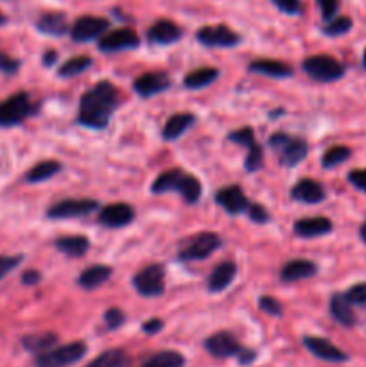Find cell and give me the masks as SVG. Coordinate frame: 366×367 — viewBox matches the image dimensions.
Wrapping results in <instances>:
<instances>
[{"label": "cell", "instance_id": "6da1fadb", "mask_svg": "<svg viewBox=\"0 0 366 367\" xmlns=\"http://www.w3.org/2000/svg\"><path fill=\"white\" fill-rule=\"evenodd\" d=\"M117 106H119V90L110 81H101L81 97L79 122L92 129H103L108 126Z\"/></svg>", "mask_w": 366, "mask_h": 367}, {"label": "cell", "instance_id": "7a4b0ae2", "mask_svg": "<svg viewBox=\"0 0 366 367\" xmlns=\"http://www.w3.org/2000/svg\"><path fill=\"white\" fill-rule=\"evenodd\" d=\"M180 192L183 199L189 204H194L201 197V183L190 174L183 173L180 168H171L167 173L160 174L153 183L154 194H164V192Z\"/></svg>", "mask_w": 366, "mask_h": 367}, {"label": "cell", "instance_id": "3957f363", "mask_svg": "<svg viewBox=\"0 0 366 367\" xmlns=\"http://www.w3.org/2000/svg\"><path fill=\"white\" fill-rule=\"evenodd\" d=\"M86 344L85 342H70V344L59 346V348L49 349L45 353H40L36 359V367H67L79 362L85 356Z\"/></svg>", "mask_w": 366, "mask_h": 367}, {"label": "cell", "instance_id": "277c9868", "mask_svg": "<svg viewBox=\"0 0 366 367\" xmlns=\"http://www.w3.org/2000/svg\"><path fill=\"white\" fill-rule=\"evenodd\" d=\"M304 70L309 77L320 83H332V81L341 79L345 74V66L327 54H318L305 59Z\"/></svg>", "mask_w": 366, "mask_h": 367}, {"label": "cell", "instance_id": "5b68a950", "mask_svg": "<svg viewBox=\"0 0 366 367\" xmlns=\"http://www.w3.org/2000/svg\"><path fill=\"white\" fill-rule=\"evenodd\" d=\"M270 144L280 153V161L285 167H294V165L302 163L307 156L309 147L300 138H290L278 133L271 136Z\"/></svg>", "mask_w": 366, "mask_h": 367}, {"label": "cell", "instance_id": "8992f818", "mask_svg": "<svg viewBox=\"0 0 366 367\" xmlns=\"http://www.w3.org/2000/svg\"><path fill=\"white\" fill-rule=\"evenodd\" d=\"M33 111L28 93H15L8 100L0 103V127H9L22 122Z\"/></svg>", "mask_w": 366, "mask_h": 367}, {"label": "cell", "instance_id": "52a82bcc", "mask_svg": "<svg viewBox=\"0 0 366 367\" xmlns=\"http://www.w3.org/2000/svg\"><path fill=\"white\" fill-rule=\"evenodd\" d=\"M164 279H166V271H164L162 265L156 264L140 271L133 278V285L139 291V294L146 296V298H156V296L164 294V289H166Z\"/></svg>", "mask_w": 366, "mask_h": 367}, {"label": "cell", "instance_id": "ba28073f", "mask_svg": "<svg viewBox=\"0 0 366 367\" xmlns=\"http://www.w3.org/2000/svg\"><path fill=\"white\" fill-rule=\"evenodd\" d=\"M219 247L221 238L216 233H200L198 237L190 238L185 244V247H181L180 258L185 262L205 260Z\"/></svg>", "mask_w": 366, "mask_h": 367}, {"label": "cell", "instance_id": "9c48e42d", "mask_svg": "<svg viewBox=\"0 0 366 367\" xmlns=\"http://www.w3.org/2000/svg\"><path fill=\"white\" fill-rule=\"evenodd\" d=\"M110 22L101 16H83V18L76 20V23L70 29V35L76 42H92V40L101 38L104 33L108 31Z\"/></svg>", "mask_w": 366, "mask_h": 367}, {"label": "cell", "instance_id": "30bf717a", "mask_svg": "<svg viewBox=\"0 0 366 367\" xmlns=\"http://www.w3.org/2000/svg\"><path fill=\"white\" fill-rule=\"evenodd\" d=\"M139 43L140 40L133 29L120 27V29H115V31L101 36L99 49L103 52H119V50L135 49V47H139Z\"/></svg>", "mask_w": 366, "mask_h": 367}, {"label": "cell", "instance_id": "8fae6325", "mask_svg": "<svg viewBox=\"0 0 366 367\" xmlns=\"http://www.w3.org/2000/svg\"><path fill=\"white\" fill-rule=\"evenodd\" d=\"M196 36L207 47H234L241 42L239 35L227 25H205Z\"/></svg>", "mask_w": 366, "mask_h": 367}, {"label": "cell", "instance_id": "7c38bea8", "mask_svg": "<svg viewBox=\"0 0 366 367\" xmlns=\"http://www.w3.org/2000/svg\"><path fill=\"white\" fill-rule=\"evenodd\" d=\"M97 210V203L93 199H65L49 208L50 219H76L88 215Z\"/></svg>", "mask_w": 366, "mask_h": 367}, {"label": "cell", "instance_id": "4fadbf2b", "mask_svg": "<svg viewBox=\"0 0 366 367\" xmlns=\"http://www.w3.org/2000/svg\"><path fill=\"white\" fill-rule=\"evenodd\" d=\"M205 348L216 359H230V356L239 355L243 346L237 342V339L231 333L219 332L214 333L212 337H208L207 341H205Z\"/></svg>", "mask_w": 366, "mask_h": 367}, {"label": "cell", "instance_id": "5bb4252c", "mask_svg": "<svg viewBox=\"0 0 366 367\" xmlns=\"http://www.w3.org/2000/svg\"><path fill=\"white\" fill-rule=\"evenodd\" d=\"M216 201L219 206H223L228 214L237 215L243 214L248 210L250 203H248V197L244 195L243 188L239 185H231V187L223 188V190L217 192Z\"/></svg>", "mask_w": 366, "mask_h": 367}, {"label": "cell", "instance_id": "9a60e30c", "mask_svg": "<svg viewBox=\"0 0 366 367\" xmlns=\"http://www.w3.org/2000/svg\"><path fill=\"white\" fill-rule=\"evenodd\" d=\"M304 344L312 355H316L321 360H327V362H345L348 359L347 353L341 351L338 346L332 344L327 339H321V337H305Z\"/></svg>", "mask_w": 366, "mask_h": 367}, {"label": "cell", "instance_id": "2e32d148", "mask_svg": "<svg viewBox=\"0 0 366 367\" xmlns=\"http://www.w3.org/2000/svg\"><path fill=\"white\" fill-rule=\"evenodd\" d=\"M133 217H135V211L130 204L115 203L103 208V211L99 214V222L108 226V228H122V226L130 224Z\"/></svg>", "mask_w": 366, "mask_h": 367}, {"label": "cell", "instance_id": "e0dca14e", "mask_svg": "<svg viewBox=\"0 0 366 367\" xmlns=\"http://www.w3.org/2000/svg\"><path fill=\"white\" fill-rule=\"evenodd\" d=\"M171 86V79L164 72H149L135 81V92L142 97L156 95Z\"/></svg>", "mask_w": 366, "mask_h": 367}, {"label": "cell", "instance_id": "ac0fdd59", "mask_svg": "<svg viewBox=\"0 0 366 367\" xmlns=\"http://www.w3.org/2000/svg\"><path fill=\"white\" fill-rule=\"evenodd\" d=\"M294 201H300V203L307 204H316L321 203L325 199V190L318 181L314 180H302L291 190Z\"/></svg>", "mask_w": 366, "mask_h": 367}, {"label": "cell", "instance_id": "d6986e66", "mask_svg": "<svg viewBox=\"0 0 366 367\" xmlns=\"http://www.w3.org/2000/svg\"><path fill=\"white\" fill-rule=\"evenodd\" d=\"M181 29L174 22L169 20H160L154 25H151V29L147 31V38L153 43H159V45H169V43L178 42L181 38Z\"/></svg>", "mask_w": 366, "mask_h": 367}, {"label": "cell", "instance_id": "ffe728a7", "mask_svg": "<svg viewBox=\"0 0 366 367\" xmlns=\"http://www.w3.org/2000/svg\"><path fill=\"white\" fill-rule=\"evenodd\" d=\"M294 231H297L298 237H304V238L320 237V235L331 233L332 222L325 217L302 219V221L294 222Z\"/></svg>", "mask_w": 366, "mask_h": 367}, {"label": "cell", "instance_id": "44dd1931", "mask_svg": "<svg viewBox=\"0 0 366 367\" xmlns=\"http://www.w3.org/2000/svg\"><path fill=\"white\" fill-rule=\"evenodd\" d=\"M235 274H237V265L234 262H224V264L217 265L216 271L208 278V291L210 292H221L234 281Z\"/></svg>", "mask_w": 366, "mask_h": 367}, {"label": "cell", "instance_id": "7402d4cb", "mask_svg": "<svg viewBox=\"0 0 366 367\" xmlns=\"http://www.w3.org/2000/svg\"><path fill=\"white\" fill-rule=\"evenodd\" d=\"M316 274V265L309 260H293L290 264H285L282 267L280 278L282 281H287V284H293L298 279L311 278V276Z\"/></svg>", "mask_w": 366, "mask_h": 367}, {"label": "cell", "instance_id": "603a6c76", "mask_svg": "<svg viewBox=\"0 0 366 367\" xmlns=\"http://www.w3.org/2000/svg\"><path fill=\"white\" fill-rule=\"evenodd\" d=\"M112 272V267H108V265H92V267H88L79 276L77 284L81 285L83 289H86V291H92V289H97L103 284H106Z\"/></svg>", "mask_w": 366, "mask_h": 367}, {"label": "cell", "instance_id": "cb8c5ba5", "mask_svg": "<svg viewBox=\"0 0 366 367\" xmlns=\"http://www.w3.org/2000/svg\"><path fill=\"white\" fill-rule=\"evenodd\" d=\"M36 27H38L42 33H45V35H52V36H62L69 31L67 16L63 15V13H58V11L45 13V15H42V18L38 20Z\"/></svg>", "mask_w": 366, "mask_h": 367}, {"label": "cell", "instance_id": "d4e9b609", "mask_svg": "<svg viewBox=\"0 0 366 367\" xmlns=\"http://www.w3.org/2000/svg\"><path fill=\"white\" fill-rule=\"evenodd\" d=\"M331 314L339 325L343 326H354L355 325V314L352 312V303L348 301L345 296L336 294L331 299Z\"/></svg>", "mask_w": 366, "mask_h": 367}, {"label": "cell", "instance_id": "484cf974", "mask_svg": "<svg viewBox=\"0 0 366 367\" xmlns=\"http://www.w3.org/2000/svg\"><path fill=\"white\" fill-rule=\"evenodd\" d=\"M194 120H196V117L193 113H176L164 126V138L166 140H176V138H180L181 134L193 126Z\"/></svg>", "mask_w": 366, "mask_h": 367}, {"label": "cell", "instance_id": "4316f807", "mask_svg": "<svg viewBox=\"0 0 366 367\" xmlns=\"http://www.w3.org/2000/svg\"><path fill=\"white\" fill-rule=\"evenodd\" d=\"M250 70L270 77H290L293 74L290 65H285L282 62H275V59H257V62L251 63Z\"/></svg>", "mask_w": 366, "mask_h": 367}, {"label": "cell", "instance_id": "83f0119b", "mask_svg": "<svg viewBox=\"0 0 366 367\" xmlns=\"http://www.w3.org/2000/svg\"><path fill=\"white\" fill-rule=\"evenodd\" d=\"M219 76V70L214 66H203V69H196L185 77V86L190 90H200L212 84Z\"/></svg>", "mask_w": 366, "mask_h": 367}, {"label": "cell", "instance_id": "f1b7e54d", "mask_svg": "<svg viewBox=\"0 0 366 367\" xmlns=\"http://www.w3.org/2000/svg\"><path fill=\"white\" fill-rule=\"evenodd\" d=\"M56 247L69 257H83L90 247V242L81 235H70V237H62L56 242Z\"/></svg>", "mask_w": 366, "mask_h": 367}, {"label": "cell", "instance_id": "f546056e", "mask_svg": "<svg viewBox=\"0 0 366 367\" xmlns=\"http://www.w3.org/2000/svg\"><path fill=\"white\" fill-rule=\"evenodd\" d=\"M58 341V335L55 333H35V335L23 337V348L31 353H45L49 349H52V346Z\"/></svg>", "mask_w": 366, "mask_h": 367}, {"label": "cell", "instance_id": "4dcf8cb0", "mask_svg": "<svg viewBox=\"0 0 366 367\" xmlns=\"http://www.w3.org/2000/svg\"><path fill=\"white\" fill-rule=\"evenodd\" d=\"M185 359L178 351H160L149 356L140 367H183Z\"/></svg>", "mask_w": 366, "mask_h": 367}, {"label": "cell", "instance_id": "1f68e13d", "mask_svg": "<svg viewBox=\"0 0 366 367\" xmlns=\"http://www.w3.org/2000/svg\"><path fill=\"white\" fill-rule=\"evenodd\" d=\"M62 165L55 160H47L42 161V163L35 165V167L29 170L28 174V181L29 183H42V181H47L49 177H52L55 174L59 173Z\"/></svg>", "mask_w": 366, "mask_h": 367}, {"label": "cell", "instance_id": "d6a6232c", "mask_svg": "<svg viewBox=\"0 0 366 367\" xmlns=\"http://www.w3.org/2000/svg\"><path fill=\"white\" fill-rule=\"evenodd\" d=\"M127 366V355L122 349H110L104 351L103 355L97 356L96 360L88 363L86 367H126Z\"/></svg>", "mask_w": 366, "mask_h": 367}, {"label": "cell", "instance_id": "836d02e7", "mask_svg": "<svg viewBox=\"0 0 366 367\" xmlns=\"http://www.w3.org/2000/svg\"><path fill=\"white\" fill-rule=\"evenodd\" d=\"M90 65H92V59H90L88 56H76V58H70L69 62L63 63L62 69H59V76L63 77L79 76V74L85 72Z\"/></svg>", "mask_w": 366, "mask_h": 367}, {"label": "cell", "instance_id": "e575fe53", "mask_svg": "<svg viewBox=\"0 0 366 367\" xmlns=\"http://www.w3.org/2000/svg\"><path fill=\"white\" fill-rule=\"evenodd\" d=\"M348 158H350V149H348V147L336 146L324 154V158H321V165H324L325 168L338 167L339 163L347 161Z\"/></svg>", "mask_w": 366, "mask_h": 367}, {"label": "cell", "instance_id": "d590c367", "mask_svg": "<svg viewBox=\"0 0 366 367\" xmlns=\"http://www.w3.org/2000/svg\"><path fill=\"white\" fill-rule=\"evenodd\" d=\"M352 29V20L348 16H339V18L331 20L325 25V35L328 36H341Z\"/></svg>", "mask_w": 366, "mask_h": 367}, {"label": "cell", "instance_id": "8d00e7d4", "mask_svg": "<svg viewBox=\"0 0 366 367\" xmlns=\"http://www.w3.org/2000/svg\"><path fill=\"white\" fill-rule=\"evenodd\" d=\"M246 149H248L246 168L250 170V173H253V170H258V168L263 167V161H264L263 149H261V146L257 144V140H255L253 144H250Z\"/></svg>", "mask_w": 366, "mask_h": 367}, {"label": "cell", "instance_id": "74e56055", "mask_svg": "<svg viewBox=\"0 0 366 367\" xmlns=\"http://www.w3.org/2000/svg\"><path fill=\"white\" fill-rule=\"evenodd\" d=\"M345 298L352 303V305H366V281L365 284H358L354 287L348 289Z\"/></svg>", "mask_w": 366, "mask_h": 367}, {"label": "cell", "instance_id": "f35d334b", "mask_svg": "<svg viewBox=\"0 0 366 367\" xmlns=\"http://www.w3.org/2000/svg\"><path fill=\"white\" fill-rule=\"evenodd\" d=\"M230 140L235 144H239V146L248 147L250 144L255 142V134L250 127H243V129L239 131H234V133L230 134Z\"/></svg>", "mask_w": 366, "mask_h": 367}, {"label": "cell", "instance_id": "ab89813d", "mask_svg": "<svg viewBox=\"0 0 366 367\" xmlns=\"http://www.w3.org/2000/svg\"><path fill=\"white\" fill-rule=\"evenodd\" d=\"M124 314L122 310L119 308H110L106 314H104V321H106V326H108L110 330H117L120 325L124 322Z\"/></svg>", "mask_w": 366, "mask_h": 367}, {"label": "cell", "instance_id": "60d3db41", "mask_svg": "<svg viewBox=\"0 0 366 367\" xmlns=\"http://www.w3.org/2000/svg\"><path fill=\"white\" fill-rule=\"evenodd\" d=\"M258 305H261V308H263L266 314H271V315H280L282 314L280 303H278L275 298H271V296H264Z\"/></svg>", "mask_w": 366, "mask_h": 367}, {"label": "cell", "instance_id": "b9f144b4", "mask_svg": "<svg viewBox=\"0 0 366 367\" xmlns=\"http://www.w3.org/2000/svg\"><path fill=\"white\" fill-rule=\"evenodd\" d=\"M273 4L277 6L280 11L287 13V15H297V13H300V0H273Z\"/></svg>", "mask_w": 366, "mask_h": 367}, {"label": "cell", "instance_id": "7bdbcfd3", "mask_svg": "<svg viewBox=\"0 0 366 367\" xmlns=\"http://www.w3.org/2000/svg\"><path fill=\"white\" fill-rule=\"evenodd\" d=\"M22 262V257H0V279L13 271Z\"/></svg>", "mask_w": 366, "mask_h": 367}, {"label": "cell", "instance_id": "ee69618b", "mask_svg": "<svg viewBox=\"0 0 366 367\" xmlns=\"http://www.w3.org/2000/svg\"><path fill=\"white\" fill-rule=\"evenodd\" d=\"M348 181H350L355 188L366 192V168H355V170H352V173L348 174Z\"/></svg>", "mask_w": 366, "mask_h": 367}, {"label": "cell", "instance_id": "f6af8a7d", "mask_svg": "<svg viewBox=\"0 0 366 367\" xmlns=\"http://www.w3.org/2000/svg\"><path fill=\"white\" fill-rule=\"evenodd\" d=\"M318 4H320L324 18L332 20L334 18L336 11H338V8H339V0H318Z\"/></svg>", "mask_w": 366, "mask_h": 367}, {"label": "cell", "instance_id": "bcb514c9", "mask_svg": "<svg viewBox=\"0 0 366 367\" xmlns=\"http://www.w3.org/2000/svg\"><path fill=\"white\" fill-rule=\"evenodd\" d=\"M248 214H250L251 221H255L257 224H264V222H268V219H270V215H268V211L264 210L261 204H250L248 206Z\"/></svg>", "mask_w": 366, "mask_h": 367}, {"label": "cell", "instance_id": "7dc6e473", "mask_svg": "<svg viewBox=\"0 0 366 367\" xmlns=\"http://www.w3.org/2000/svg\"><path fill=\"white\" fill-rule=\"evenodd\" d=\"M16 70H18V62L13 58H9L8 54L0 52V72L15 74Z\"/></svg>", "mask_w": 366, "mask_h": 367}, {"label": "cell", "instance_id": "c3c4849f", "mask_svg": "<svg viewBox=\"0 0 366 367\" xmlns=\"http://www.w3.org/2000/svg\"><path fill=\"white\" fill-rule=\"evenodd\" d=\"M164 326V322L160 321V319H151V321L144 322V332L146 333H156L160 332Z\"/></svg>", "mask_w": 366, "mask_h": 367}, {"label": "cell", "instance_id": "681fc988", "mask_svg": "<svg viewBox=\"0 0 366 367\" xmlns=\"http://www.w3.org/2000/svg\"><path fill=\"white\" fill-rule=\"evenodd\" d=\"M22 279H23V284H25V285H35L40 281V272L28 271L25 274L22 276Z\"/></svg>", "mask_w": 366, "mask_h": 367}, {"label": "cell", "instance_id": "f907efd6", "mask_svg": "<svg viewBox=\"0 0 366 367\" xmlns=\"http://www.w3.org/2000/svg\"><path fill=\"white\" fill-rule=\"evenodd\" d=\"M237 356H239V362H241V363H250L251 360H253L255 356H257V353L250 351V349H244V348H243Z\"/></svg>", "mask_w": 366, "mask_h": 367}, {"label": "cell", "instance_id": "816d5d0a", "mask_svg": "<svg viewBox=\"0 0 366 367\" xmlns=\"http://www.w3.org/2000/svg\"><path fill=\"white\" fill-rule=\"evenodd\" d=\"M56 59H58V54L52 52V50H49V52L45 54V59H43V63H45V65H52Z\"/></svg>", "mask_w": 366, "mask_h": 367}, {"label": "cell", "instance_id": "f5cc1de1", "mask_svg": "<svg viewBox=\"0 0 366 367\" xmlns=\"http://www.w3.org/2000/svg\"><path fill=\"white\" fill-rule=\"evenodd\" d=\"M359 235H361L362 242H366V222L361 226V231H359Z\"/></svg>", "mask_w": 366, "mask_h": 367}, {"label": "cell", "instance_id": "db71d44e", "mask_svg": "<svg viewBox=\"0 0 366 367\" xmlns=\"http://www.w3.org/2000/svg\"><path fill=\"white\" fill-rule=\"evenodd\" d=\"M362 63H365V69H366V50H365V54H362Z\"/></svg>", "mask_w": 366, "mask_h": 367}, {"label": "cell", "instance_id": "11a10c76", "mask_svg": "<svg viewBox=\"0 0 366 367\" xmlns=\"http://www.w3.org/2000/svg\"><path fill=\"white\" fill-rule=\"evenodd\" d=\"M2 23H4V15L0 13V25H2Z\"/></svg>", "mask_w": 366, "mask_h": 367}]
</instances>
